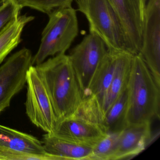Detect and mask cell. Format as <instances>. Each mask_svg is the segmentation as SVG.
I'll return each mask as SVG.
<instances>
[{
	"label": "cell",
	"mask_w": 160,
	"mask_h": 160,
	"mask_svg": "<svg viewBox=\"0 0 160 160\" xmlns=\"http://www.w3.org/2000/svg\"><path fill=\"white\" fill-rule=\"evenodd\" d=\"M0 147L32 154L46 155L42 143L32 135L0 124Z\"/></svg>",
	"instance_id": "15"
},
{
	"label": "cell",
	"mask_w": 160,
	"mask_h": 160,
	"mask_svg": "<svg viewBox=\"0 0 160 160\" xmlns=\"http://www.w3.org/2000/svg\"><path fill=\"white\" fill-rule=\"evenodd\" d=\"M139 54L160 87V0H149L146 5Z\"/></svg>",
	"instance_id": "9"
},
{
	"label": "cell",
	"mask_w": 160,
	"mask_h": 160,
	"mask_svg": "<svg viewBox=\"0 0 160 160\" xmlns=\"http://www.w3.org/2000/svg\"><path fill=\"white\" fill-rule=\"evenodd\" d=\"M108 49L103 40L89 33L68 55L82 94H85Z\"/></svg>",
	"instance_id": "6"
},
{
	"label": "cell",
	"mask_w": 160,
	"mask_h": 160,
	"mask_svg": "<svg viewBox=\"0 0 160 160\" xmlns=\"http://www.w3.org/2000/svg\"><path fill=\"white\" fill-rule=\"evenodd\" d=\"M21 9L29 7L48 15L57 9L72 7L73 0H14Z\"/></svg>",
	"instance_id": "18"
},
{
	"label": "cell",
	"mask_w": 160,
	"mask_h": 160,
	"mask_svg": "<svg viewBox=\"0 0 160 160\" xmlns=\"http://www.w3.org/2000/svg\"><path fill=\"white\" fill-rule=\"evenodd\" d=\"M26 113L33 124L47 133L52 134L57 122L49 93L34 65L27 73Z\"/></svg>",
	"instance_id": "5"
},
{
	"label": "cell",
	"mask_w": 160,
	"mask_h": 160,
	"mask_svg": "<svg viewBox=\"0 0 160 160\" xmlns=\"http://www.w3.org/2000/svg\"><path fill=\"white\" fill-rule=\"evenodd\" d=\"M46 154L54 160H91L92 146L81 145L50 134L44 135L42 140Z\"/></svg>",
	"instance_id": "14"
},
{
	"label": "cell",
	"mask_w": 160,
	"mask_h": 160,
	"mask_svg": "<svg viewBox=\"0 0 160 160\" xmlns=\"http://www.w3.org/2000/svg\"><path fill=\"white\" fill-rule=\"evenodd\" d=\"M50 134L74 143L93 147L107 133L100 124L73 116L58 121Z\"/></svg>",
	"instance_id": "11"
},
{
	"label": "cell",
	"mask_w": 160,
	"mask_h": 160,
	"mask_svg": "<svg viewBox=\"0 0 160 160\" xmlns=\"http://www.w3.org/2000/svg\"><path fill=\"white\" fill-rule=\"evenodd\" d=\"M116 59V52L108 51L83 95L82 103L75 116L97 123L103 100L113 78Z\"/></svg>",
	"instance_id": "7"
},
{
	"label": "cell",
	"mask_w": 160,
	"mask_h": 160,
	"mask_svg": "<svg viewBox=\"0 0 160 160\" xmlns=\"http://www.w3.org/2000/svg\"><path fill=\"white\" fill-rule=\"evenodd\" d=\"M121 132L107 133L93 146L91 160H110Z\"/></svg>",
	"instance_id": "19"
},
{
	"label": "cell",
	"mask_w": 160,
	"mask_h": 160,
	"mask_svg": "<svg viewBox=\"0 0 160 160\" xmlns=\"http://www.w3.org/2000/svg\"><path fill=\"white\" fill-rule=\"evenodd\" d=\"M21 10L14 0H6L0 6V33L19 16Z\"/></svg>",
	"instance_id": "20"
},
{
	"label": "cell",
	"mask_w": 160,
	"mask_h": 160,
	"mask_svg": "<svg viewBox=\"0 0 160 160\" xmlns=\"http://www.w3.org/2000/svg\"><path fill=\"white\" fill-rule=\"evenodd\" d=\"M34 17L20 16L0 33V64L21 42V36L25 26Z\"/></svg>",
	"instance_id": "16"
},
{
	"label": "cell",
	"mask_w": 160,
	"mask_h": 160,
	"mask_svg": "<svg viewBox=\"0 0 160 160\" xmlns=\"http://www.w3.org/2000/svg\"><path fill=\"white\" fill-rule=\"evenodd\" d=\"M31 51L23 48L13 54L0 66V114L10 106L13 97L27 83L32 64Z\"/></svg>",
	"instance_id": "8"
},
{
	"label": "cell",
	"mask_w": 160,
	"mask_h": 160,
	"mask_svg": "<svg viewBox=\"0 0 160 160\" xmlns=\"http://www.w3.org/2000/svg\"><path fill=\"white\" fill-rule=\"evenodd\" d=\"M127 102L126 88L105 114L99 124L107 133L121 132L126 128L125 116Z\"/></svg>",
	"instance_id": "17"
},
{
	"label": "cell",
	"mask_w": 160,
	"mask_h": 160,
	"mask_svg": "<svg viewBox=\"0 0 160 160\" xmlns=\"http://www.w3.org/2000/svg\"><path fill=\"white\" fill-rule=\"evenodd\" d=\"M82 13L88 21L90 33L100 37L108 51H127L123 27L108 0H87Z\"/></svg>",
	"instance_id": "4"
},
{
	"label": "cell",
	"mask_w": 160,
	"mask_h": 160,
	"mask_svg": "<svg viewBox=\"0 0 160 160\" xmlns=\"http://www.w3.org/2000/svg\"><path fill=\"white\" fill-rule=\"evenodd\" d=\"M151 123L127 126L122 131L110 160L132 158L146 148L152 138Z\"/></svg>",
	"instance_id": "12"
},
{
	"label": "cell",
	"mask_w": 160,
	"mask_h": 160,
	"mask_svg": "<svg viewBox=\"0 0 160 160\" xmlns=\"http://www.w3.org/2000/svg\"><path fill=\"white\" fill-rule=\"evenodd\" d=\"M127 90L126 127L159 119L160 87L139 54L133 57Z\"/></svg>",
	"instance_id": "2"
},
{
	"label": "cell",
	"mask_w": 160,
	"mask_h": 160,
	"mask_svg": "<svg viewBox=\"0 0 160 160\" xmlns=\"http://www.w3.org/2000/svg\"><path fill=\"white\" fill-rule=\"evenodd\" d=\"M76 2L78 6V11L82 13L86 7L87 0H76Z\"/></svg>",
	"instance_id": "22"
},
{
	"label": "cell",
	"mask_w": 160,
	"mask_h": 160,
	"mask_svg": "<svg viewBox=\"0 0 160 160\" xmlns=\"http://www.w3.org/2000/svg\"><path fill=\"white\" fill-rule=\"evenodd\" d=\"M133 56L127 51L116 52L114 75L99 111L98 124H100L107 111L126 89Z\"/></svg>",
	"instance_id": "13"
},
{
	"label": "cell",
	"mask_w": 160,
	"mask_h": 160,
	"mask_svg": "<svg viewBox=\"0 0 160 160\" xmlns=\"http://www.w3.org/2000/svg\"><path fill=\"white\" fill-rule=\"evenodd\" d=\"M118 16L125 33L126 50L133 56L142 45L147 0H108Z\"/></svg>",
	"instance_id": "10"
},
{
	"label": "cell",
	"mask_w": 160,
	"mask_h": 160,
	"mask_svg": "<svg viewBox=\"0 0 160 160\" xmlns=\"http://www.w3.org/2000/svg\"><path fill=\"white\" fill-rule=\"evenodd\" d=\"M35 67L49 93L57 122L76 115L82 94L68 55H56Z\"/></svg>",
	"instance_id": "1"
},
{
	"label": "cell",
	"mask_w": 160,
	"mask_h": 160,
	"mask_svg": "<svg viewBox=\"0 0 160 160\" xmlns=\"http://www.w3.org/2000/svg\"><path fill=\"white\" fill-rule=\"evenodd\" d=\"M54 160L48 154L39 155L0 147V160Z\"/></svg>",
	"instance_id": "21"
},
{
	"label": "cell",
	"mask_w": 160,
	"mask_h": 160,
	"mask_svg": "<svg viewBox=\"0 0 160 160\" xmlns=\"http://www.w3.org/2000/svg\"><path fill=\"white\" fill-rule=\"evenodd\" d=\"M48 15L49 20L38 51L32 57V65L42 63L48 57L65 54L78 35L76 11L72 7L57 9Z\"/></svg>",
	"instance_id": "3"
}]
</instances>
